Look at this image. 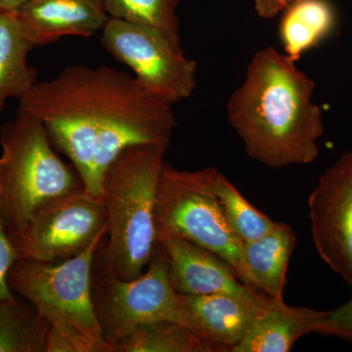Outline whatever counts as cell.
Returning <instances> with one entry per match:
<instances>
[{"label": "cell", "mask_w": 352, "mask_h": 352, "mask_svg": "<svg viewBox=\"0 0 352 352\" xmlns=\"http://www.w3.org/2000/svg\"><path fill=\"white\" fill-rule=\"evenodd\" d=\"M0 217L8 235L18 232L38 208L85 190L75 166L58 156L43 122L18 110L0 127Z\"/></svg>", "instance_id": "5"}, {"label": "cell", "mask_w": 352, "mask_h": 352, "mask_svg": "<svg viewBox=\"0 0 352 352\" xmlns=\"http://www.w3.org/2000/svg\"><path fill=\"white\" fill-rule=\"evenodd\" d=\"M107 231L103 200L82 190L38 208L24 227L9 237L19 258L60 263L80 256Z\"/></svg>", "instance_id": "9"}, {"label": "cell", "mask_w": 352, "mask_h": 352, "mask_svg": "<svg viewBox=\"0 0 352 352\" xmlns=\"http://www.w3.org/2000/svg\"><path fill=\"white\" fill-rule=\"evenodd\" d=\"M113 352H217L212 344L178 322L157 320L138 326Z\"/></svg>", "instance_id": "19"}, {"label": "cell", "mask_w": 352, "mask_h": 352, "mask_svg": "<svg viewBox=\"0 0 352 352\" xmlns=\"http://www.w3.org/2000/svg\"><path fill=\"white\" fill-rule=\"evenodd\" d=\"M50 329L38 309L18 295L0 302V352H47Z\"/></svg>", "instance_id": "18"}, {"label": "cell", "mask_w": 352, "mask_h": 352, "mask_svg": "<svg viewBox=\"0 0 352 352\" xmlns=\"http://www.w3.org/2000/svg\"><path fill=\"white\" fill-rule=\"evenodd\" d=\"M254 9L259 17L270 20L284 12L296 0H254Z\"/></svg>", "instance_id": "24"}, {"label": "cell", "mask_w": 352, "mask_h": 352, "mask_svg": "<svg viewBox=\"0 0 352 352\" xmlns=\"http://www.w3.org/2000/svg\"><path fill=\"white\" fill-rule=\"evenodd\" d=\"M273 47L256 51L244 82L227 102V117L248 156L272 168L312 163L324 134L314 80Z\"/></svg>", "instance_id": "2"}, {"label": "cell", "mask_w": 352, "mask_h": 352, "mask_svg": "<svg viewBox=\"0 0 352 352\" xmlns=\"http://www.w3.org/2000/svg\"><path fill=\"white\" fill-rule=\"evenodd\" d=\"M180 298L187 327L212 344L217 352H232L271 300L265 305H256L222 294Z\"/></svg>", "instance_id": "13"}, {"label": "cell", "mask_w": 352, "mask_h": 352, "mask_svg": "<svg viewBox=\"0 0 352 352\" xmlns=\"http://www.w3.org/2000/svg\"><path fill=\"white\" fill-rule=\"evenodd\" d=\"M214 188L229 226L242 242L258 240L276 226L277 222L271 220L245 200L219 170L214 175Z\"/></svg>", "instance_id": "20"}, {"label": "cell", "mask_w": 352, "mask_h": 352, "mask_svg": "<svg viewBox=\"0 0 352 352\" xmlns=\"http://www.w3.org/2000/svg\"><path fill=\"white\" fill-rule=\"evenodd\" d=\"M96 1H100V2H102V1H103V0H96Z\"/></svg>", "instance_id": "26"}, {"label": "cell", "mask_w": 352, "mask_h": 352, "mask_svg": "<svg viewBox=\"0 0 352 352\" xmlns=\"http://www.w3.org/2000/svg\"><path fill=\"white\" fill-rule=\"evenodd\" d=\"M308 207L319 256L352 293V152L321 176Z\"/></svg>", "instance_id": "10"}, {"label": "cell", "mask_w": 352, "mask_h": 352, "mask_svg": "<svg viewBox=\"0 0 352 352\" xmlns=\"http://www.w3.org/2000/svg\"><path fill=\"white\" fill-rule=\"evenodd\" d=\"M101 45L134 72L153 96L173 105L189 98L197 87L198 65L168 36L153 28L109 18Z\"/></svg>", "instance_id": "8"}, {"label": "cell", "mask_w": 352, "mask_h": 352, "mask_svg": "<svg viewBox=\"0 0 352 352\" xmlns=\"http://www.w3.org/2000/svg\"><path fill=\"white\" fill-rule=\"evenodd\" d=\"M315 333L339 338L352 346V298L339 307L329 310Z\"/></svg>", "instance_id": "22"}, {"label": "cell", "mask_w": 352, "mask_h": 352, "mask_svg": "<svg viewBox=\"0 0 352 352\" xmlns=\"http://www.w3.org/2000/svg\"><path fill=\"white\" fill-rule=\"evenodd\" d=\"M217 171L212 166L179 170L164 163L157 180L155 229L214 252L232 267L242 283L254 289L245 267L243 242L229 226L215 195Z\"/></svg>", "instance_id": "6"}, {"label": "cell", "mask_w": 352, "mask_h": 352, "mask_svg": "<svg viewBox=\"0 0 352 352\" xmlns=\"http://www.w3.org/2000/svg\"><path fill=\"white\" fill-rule=\"evenodd\" d=\"M166 150L156 144L131 146L104 175L108 239L102 241V251L109 267L122 279L140 276L156 248L155 201Z\"/></svg>", "instance_id": "3"}, {"label": "cell", "mask_w": 352, "mask_h": 352, "mask_svg": "<svg viewBox=\"0 0 352 352\" xmlns=\"http://www.w3.org/2000/svg\"><path fill=\"white\" fill-rule=\"evenodd\" d=\"M32 50L17 12L0 10V115L7 100H20L38 82V69L28 63Z\"/></svg>", "instance_id": "16"}, {"label": "cell", "mask_w": 352, "mask_h": 352, "mask_svg": "<svg viewBox=\"0 0 352 352\" xmlns=\"http://www.w3.org/2000/svg\"><path fill=\"white\" fill-rule=\"evenodd\" d=\"M329 310L289 307L283 300L271 298L244 339L232 352H288L296 340L315 333Z\"/></svg>", "instance_id": "14"}, {"label": "cell", "mask_w": 352, "mask_h": 352, "mask_svg": "<svg viewBox=\"0 0 352 352\" xmlns=\"http://www.w3.org/2000/svg\"><path fill=\"white\" fill-rule=\"evenodd\" d=\"M296 244L295 231L284 222H277L258 240L243 242L245 267L254 289L273 300H284L287 270Z\"/></svg>", "instance_id": "15"}, {"label": "cell", "mask_w": 352, "mask_h": 352, "mask_svg": "<svg viewBox=\"0 0 352 352\" xmlns=\"http://www.w3.org/2000/svg\"><path fill=\"white\" fill-rule=\"evenodd\" d=\"M109 17L127 21L161 32L182 46L176 7L179 0H103Z\"/></svg>", "instance_id": "21"}, {"label": "cell", "mask_w": 352, "mask_h": 352, "mask_svg": "<svg viewBox=\"0 0 352 352\" xmlns=\"http://www.w3.org/2000/svg\"><path fill=\"white\" fill-rule=\"evenodd\" d=\"M156 245L168 259L171 286L180 295L222 294L256 305L270 302V296L242 283L228 263L205 248L168 232H156Z\"/></svg>", "instance_id": "11"}, {"label": "cell", "mask_w": 352, "mask_h": 352, "mask_svg": "<svg viewBox=\"0 0 352 352\" xmlns=\"http://www.w3.org/2000/svg\"><path fill=\"white\" fill-rule=\"evenodd\" d=\"M103 239L60 263L18 258L9 271L12 293L31 302L50 323L47 352H113L91 298L92 266Z\"/></svg>", "instance_id": "4"}, {"label": "cell", "mask_w": 352, "mask_h": 352, "mask_svg": "<svg viewBox=\"0 0 352 352\" xmlns=\"http://www.w3.org/2000/svg\"><path fill=\"white\" fill-rule=\"evenodd\" d=\"M19 109L43 122L53 147L69 157L85 190L101 199L106 171L131 146L168 148L176 127L173 105L134 76L110 67H67L38 82Z\"/></svg>", "instance_id": "1"}, {"label": "cell", "mask_w": 352, "mask_h": 352, "mask_svg": "<svg viewBox=\"0 0 352 352\" xmlns=\"http://www.w3.org/2000/svg\"><path fill=\"white\" fill-rule=\"evenodd\" d=\"M17 17L32 47L56 43L63 36L90 38L109 20L96 0H27Z\"/></svg>", "instance_id": "12"}, {"label": "cell", "mask_w": 352, "mask_h": 352, "mask_svg": "<svg viewBox=\"0 0 352 352\" xmlns=\"http://www.w3.org/2000/svg\"><path fill=\"white\" fill-rule=\"evenodd\" d=\"M335 13L327 0H296L283 12L279 36L285 54L298 62L327 38L335 27Z\"/></svg>", "instance_id": "17"}, {"label": "cell", "mask_w": 352, "mask_h": 352, "mask_svg": "<svg viewBox=\"0 0 352 352\" xmlns=\"http://www.w3.org/2000/svg\"><path fill=\"white\" fill-rule=\"evenodd\" d=\"M91 298L102 333L113 349L146 322L170 320L186 326L182 298L168 278V259L157 245L148 270L135 279L124 280L106 263L101 242L92 266Z\"/></svg>", "instance_id": "7"}, {"label": "cell", "mask_w": 352, "mask_h": 352, "mask_svg": "<svg viewBox=\"0 0 352 352\" xmlns=\"http://www.w3.org/2000/svg\"><path fill=\"white\" fill-rule=\"evenodd\" d=\"M19 258L12 241L7 233L3 220L0 217V302L13 296L9 288L8 274L13 264Z\"/></svg>", "instance_id": "23"}, {"label": "cell", "mask_w": 352, "mask_h": 352, "mask_svg": "<svg viewBox=\"0 0 352 352\" xmlns=\"http://www.w3.org/2000/svg\"><path fill=\"white\" fill-rule=\"evenodd\" d=\"M27 0H0V10L17 12Z\"/></svg>", "instance_id": "25"}]
</instances>
